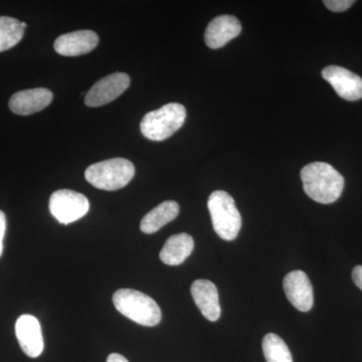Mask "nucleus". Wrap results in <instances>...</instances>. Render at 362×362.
Returning a JSON list of instances; mask_svg holds the SVG:
<instances>
[{
	"instance_id": "obj_15",
	"label": "nucleus",
	"mask_w": 362,
	"mask_h": 362,
	"mask_svg": "<svg viewBox=\"0 0 362 362\" xmlns=\"http://www.w3.org/2000/svg\"><path fill=\"white\" fill-rule=\"evenodd\" d=\"M194 240L192 235L182 233L173 235L162 247L159 258L165 265L178 266L192 255Z\"/></svg>"
},
{
	"instance_id": "obj_4",
	"label": "nucleus",
	"mask_w": 362,
	"mask_h": 362,
	"mask_svg": "<svg viewBox=\"0 0 362 362\" xmlns=\"http://www.w3.org/2000/svg\"><path fill=\"white\" fill-rule=\"evenodd\" d=\"M187 118L185 106L178 103L164 105L143 117L140 130L144 137L152 141H163L180 130Z\"/></svg>"
},
{
	"instance_id": "obj_9",
	"label": "nucleus",
	"mask_w": 362,
	"mask_h": 362,
	"mask_svg": "<svg viewBox=\"0 0 362 362\" xmlns=\"http://www.w3.org/2000/svg\"><path fill=\"white\" fill-rule=\"evenodd\" d=\"M283 287L287 299L297 310H311L314 303L313 287L303 271H293L286 275Z\"/></svg>"
},
{
	"instance_id": "obj_3",
	"label": "nucleus",
	"mask_w": 362,
	"mask_h": 362,
	"mask_svg": "<svg viewBox=\"0 0 362 362\" xmlns=\"http://www.w3.org/2000/svg\"><path fill=\"white\" fill-rule=\"evenodd\" d=\"M134 175L132 162L120 157L92 164L85 173L86 180L90 185L108 192L125 187Z\"/></svg>"
},
{
	"instance_id": "obj_16",
	"label": "nucleus",
	"mask_w": 362,
	"mask_h": 362,
	"mask_svg": "<svg viewBox=\"0 0 362 362\" xmlns=\"http://www.w3.org/2000/svg\"><path fill=\"white\" fill-rule=\"evenodd\" d=\"M180 206L175 201H166L149 211L140 223V230L144 233H154L176 218Z\"/></svg>"
},
{
	"instance_id": "obj_11",
	"label": "nucleus",
	"mask_w": 362,
	"mask_h": 362,
	"mask_svg": "<svg viewBox=\"0 0 362 362\" xmlns=\"http://www.w3.org/2000/svg\"><path fill=\"white\" fill-rule=\"evenodd\" d=\"M52 93L45 88L20 90L9 100V109L18 115L28 116L47 108L52 101Z\"/></svg>"
},
{
	"instance_id": "obj_1",
	"label": "nucleus",
	"mask_w": 362,
	"mask_h": 362,
	"mask_svg": "<svg viewBox=\"0 0 362 362\" xmlns=\"http://www.w3.org/2000/svg\"><path fill=\"white\" fill-rule=\"evenodd\" d=\"M305 194L319 204H329L341 197L344 178L332 165L313 162L301 170Z\"/></svg>"
},
{
	"instance_id": "obj_6",
	"label": "nucleus",
	"mask_w": 362,
	"mask_h": 362,
	"mask_svg": "<svg viewBox=\"0 0 362 362\" xmlns=\"http://www.w3.org/2000/svg\"><path fill=\"white\" fill-rule=\"evenodd\" d=\"M52 216L63 225L75 223L88 214L89 199L80 192L70 189L57 190L49 199Z\"/></svg>"
},
{
	"instance_id": "obj_12",
	"label": "nucleus",
	"mask_w": 362,
	"mask_h": 362,
	"mask_svg": "<svg viewBox=\"0 0 362 362\" xmlns=\"http://www.w3.org/2000/svg\"><path fill=\"white\" fill-rule=\"evenodd\" d=\"M99 37L93 30H77L59 35L54 42V51L65 57H78L96 49Z\"/></svg>"
},
{
	"instance_id": "obj_21",
	"label": "nucleus",
	"mask_w": 362,
	"mask_h": 362,
	"mask_svg": "<svg viewBox=\"0 0 362 362\" xmlns=\"http://www.w3.org/2000/svg\"><path fill=\"white\" fill-rule=\"evenodd\" d=\"M352 279H354V284L362 291V266H357L354 269Z\"/></svg>"
},
{
	"instance_id": "obj_13",
	"label": "nucleus",
	"mask_w": 362,
	"mask_h": 362,
	"mask_svg": "<svg viewBox=\"0 0 362 362\" xmlns=\"http://www.w3.org/2000/svg\"><path fill=\"white\" fill-rule=\"evenodd\" d=\"M242 32L240 21L233 16H220L207 25L204 40L211 49H220Z\"/></svg>"
},
{
	"instance_id": "obj_8",
	"label": "nucleus",
	"mask_w": 362,
	"mask_h": 362,
	"mask_svg": "<svg viewBox=\"0 0 362 362\" xmlns=\"http://www.w3.org/2000/svg\"><path fill=\"white\" fill-rule=\"evenodd\" d=\"M322 77L327 81L338 96L346 101H357L362 98V78L347 69L328 66L323 69Z\"/></svg>"
},
{
	"instance_id": "obj_5",
	"label": "nucleus",
	"mask_w": 362,
	"mask_h": 362,
	"mask_svg": "<svg viewBox=\"0 0 362 362\" xmlns=\"http://www.w3.org/2000/svg\"><path fill=\"white\" fill-rule=\"evenodd\" d=\"M207 207L216 235L223 240H235L242 228V216L233 197L223 190H216L209 195Z\"/></svg>"
},
{
	"instance_id": "obj_20",
	"label": "nucleus",
	"mask_w": 362,
	"mask_h": 362,
	"mask_svg": "<svg viewBox=\"0 0 362 362\" xmlns=\"http://www.w3.org/2000/svg\"><path fill=\"white\" fill-rule=\"evenodd\" d=\"M6 214L4 211H0V258L2 256V252H4V239L6 235Z\"/></svg>"
},
{
	"instance_id": "obj_23",
	"label": "nucleus",
	"mask_w": 362,
	"mask_h": 362,
	"mask_svg": "<svg viewBox=\"0 0 362 362\" xmlns=\"http://www.w3.org/2000/svg\"><path fill=\"white\" fill-rule=\"evenodd\" d=\"M21 25H23V28H26V23H21Z\"/></svg>"
},
{
	"instance_id": "obj_2",
	"label": "nucleus",
	"mask_w": 362,
	"mask_h": 362,
	"mask_svg": "<svg viewBox=\"0 0 362 362\" xmlns=\"http://www.w3.org/2000/svg\"><path fill=\"white\" fill-rule=\"evenodd\" d=\"M114 306L133 322L153 327L161 321L158 304L144 293L133 289H120L113 295Z\"/></svg>"
},
{
	"instance_id": "obj_17",
	"label": "nucleus",
	"mask_w": 362,
	"mask_h": 362,
	"mask_svg": "<svg viewBox=\"0 0 362 362\" xmlns=\"http://www.w3.org/2000/svg\"><path fill=\"white\" fill-rule=\"evenodd\" d=\"M25 28L20 21L0 16V52L16 47L23 40Z\"/></svg>"
},
{
	"instance_id": "obj_14",
	"label": "nucleus",
	"mask_w": 362,
	"mask_h": 362,
	"mask_svg": "<svg viewBox=\"0 0 362 362\" xmlns=\"http://www.w3.org/2000/svg\"><path fill=\"white\" fill-rule=\"evenodd\" d=\"M192 295L195 304L207 320L214 322L220 319V299L218 289L213 282L204 279L194 281L192 285Z\"/></svg>"
},
{
	"instance_id": "obj_19",
	"label": "nucleus",
	"mask_w": 362,
	"mask_h": 362,
	"mask_svg": "<svg viewBox=\"0 0 362 362\" xmlns=\"http://www.w3.org/2000/svg\"><path fill=\"white\" fill-rule=\"evenodd\" d=\"M323 4L331 11L342 13L349 9L354 4V0H325Z\"/></svg>"
},
{
	"instance_id": "obj_10",
	"label": "nucleus",
	"mask_w": 362,
	"mask_h": 362,
	"mask_svg": "<svg viewBox=\"0 0 362 362\" xmlns=\"http://www.w3.org/2000/svg\"><path fill=\"white\" fill-rule=\"evenodd\" d=\"M16 335L26 356L37 358L44 351L45 343L40 321L35 316L21 315L16 320Z\"/></svg>"
},
{
	"instance_id": "obj_18",
	"label": "nucleus",
	"mask_w": 362,
	"mask_h": 362,
	"mask_svg": "<svg viewBox=\"0 0 362 362\" xmlns=\"http://www.w3.org/2000/svg\"><path fill=\"white\" fill-rule=\"evenodd\" d=\"M263 352L267 362H293L289 347L282 338L274 333L264 337Z\"/></svg>"
},
{
	"instance_id": "obj_22",
	"label": "nucleus",
	"mask_w": 362,
	"mask_h": 362,
	"mask_svg": "<svg viewBox=\"0 0 362 362\" xmlns=\"http://www.w3.org/2000/svg\"><path fill=\"white\" fill-rule=\"evenodd\" d=\"M107 362H129L125 357L119 354H112L107 358Z\"/></svg>"
},
{
	"instance_id": "obj_7",
	"label": "nucleus",
	"mask_w": 362,
	"mask_h": 362,
	"mask_svg": "<svg viewBox=\"0 0 362 362\" xmlns=\"http://www.w3.org/2000/svg\"><path fill=\"white\" fill-rule=\"evenodd\" d=\"M130 77L127 74L114 73L106 76L93 85L86 93L85 104L90 108L111 103L129 88Z\"/></svg>"
}]
</instances>
